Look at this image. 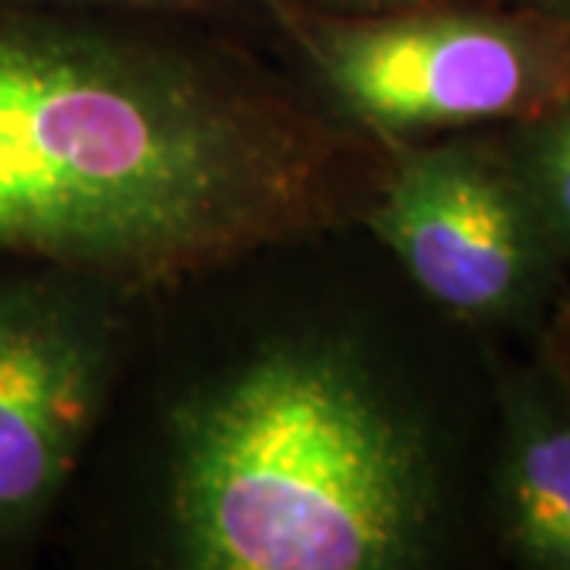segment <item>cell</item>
Returning a JSON list of instances; mask_svg holds the SVG:
<instances>
[{
	"label": "cell",
	"instance_id": "1",
	"mask_svg": "<svg viewBox=\"0 0 570 570\" xmlns=\"http://www.w3.org/2000/svg\"><path fill=\"white\" fill-rule=\"evenodd\" d=\"M367 134L187 41L0 0V257L168 288L362 219Z\"/></svg>",
	"mask_w": 570,
	"mask_h": 570
},
{
	"label": "cell",
	"instance_id": "2",
	"mask_svg": "<svg viewBox=\"0 0 570 570\" xmlns=\"http://www.w3.org/2000/svg\"><path fill=\"white\" fill-rule=\"evenodd\" d=\"M441 520L431 431L346 343H264L168 415L181 568H415Z\"/></svg>",
	"mask_w": 570,
	"mask_h": 570
},
{
	"label": "cell",
	"instance_id": "3",
	"mask_svg": "<svg viewBox=\"0 0 570 570\" xmlns=\"http://www.w3.org/2000/svg\"><path fill=\"white\" fill-rule=\"evenodd\" d=\"M340 121L381 146L523 121L570 96V29L510 0L346 17L257 0Z\"/></svg>",
	"mask_w": 570,
	"mask_h": 570
},
{
	"label": "cell",
	"instance_id": "4",
	"mask_svg": "<svg viewBox=\"0 0 570 570\" xmlns=\"http://www.w3.org/2000/svg\"><path fill=\"white\" fill-rule=\"evenodd\" d=\"M362 223L460 324L542 336L570 288L501 127L387 142Z\"/></svg>",
	"mask_w": 570,
	"mask_h": 570
},
{
	"label": "cell",
	"instance_id": "5",
	"mask_svg": "<svg viewBox=\"0 0 570 570\" xmlns=\"http://www.w3.org/2000/svg\"><path fill=\"white\" fill-rule=\"evenodd\" d=\"M115 295L45 264L0 276V549L41 530L102 419L121 352Z\"/></svg>",
	"mask_w": 570,
	"mask_h": 570
},
{
	"label": "cell",
	"instance_id": "6",
	"mask_svg": "<svg viewBox=\"0 0 570 570\" xmlns=\"http://www.w3.org/2000/svg\"><path fill=\"white\" fill-rule=\"evenodd\" d=\"M498 450L491 523L517 568L570 570V393L535 355L527 365L491 362Z\"/></svg>",
	"mask_w": 570,
	"mask_h": 570
},
{
	"label": "cell",
	"instance_id": "7",
	"mask_svg": "<svg viewBox=\"0 0 570 570\" xmlns=\"http://www.w3.org/2000/svg\"><path fill=\"white\" fill-rule=\"evenodd\" d=\"M501 130L532 204L570 266V96Z\"/></svg>",
	"mask_w": 570,
	"mask_h": 570
},
{
	"label": "cell",
	"instance_id": "8",
	"mask_svg": "<svg viewBox=\"0 0 570 570\" xmlns=\"http://www.w3.org/2000/svg\"><path fill=\"white\" fill-rule=\"evenodd\" d=\"M41 7L58 10H115V13H165V17H190V13H209L223 7L225 0H29Z\"/></svg>",
	"mask_w": 570,
	"mask_h": 570
},
{
	"label": "cell",
	"instance_id": "9",
	"mask_svg": "<svg viewBox=\"0 0 570 570\" xmlns=\"http://www.w3.org/2000/svg\"><path fill=\"white\" fill-rule=\"evenodd\" d=\"M539 355L546 358V365L561 377V384L570 393V288L564 292L558 311L551 314L549 326L539 336Z\"/></svg>",
	"mask_w": 570,
	"mask_h": 570
},
{
	"label": "cell",
	"instance_id": "10",
	"mask_svg": "<svg viewBox=\"0 0 570 570\" xmlns=\"http://www.w3.org/2000/svg\"><path fill=\"white\" fill-rule=\"evenodd\" d=\"M326 13H346V17H371V13H393V10H409V7H425V3H441V0H305Z\"/></svg>",
	"mask_w": 570,
	"mask_h": 570
},
{
	"label": "cell",
	"instance_id": "11",
	"mask_svg": "<svg viewBox=\"0 0 570 570\" xmlns=\"http://www.w3.org/2000/svg\"><path fill=\"white\" fill-rule=\"evenodd\" d=\"M510 3H520V7L535 10V13H542V17H549V20L561 22V26L570 29V0H510Z\"/></svg>",
	"mask_w": 570,
	"mask_h": 570
}]
</instances>
